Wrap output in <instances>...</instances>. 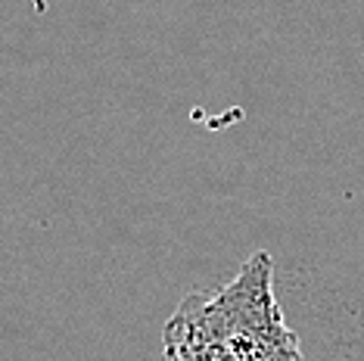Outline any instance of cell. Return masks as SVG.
<instances>
[{
  "label": "cell",
  "instance_id": "6da1fadb",
  "mask_svg": "<svg viewBox=\"0 0 364 361\" xmlns=\"http://www.w3.org/2000/svg\"><path fill=\"white\" fill-rule=\"evenodd\" d=\"M168 361H302L271 290V256L255 252L215 296H190L165 324Z\"/></svg>",
  "mask_w": 364,
  "mask_h": 361
}]
</instances>
